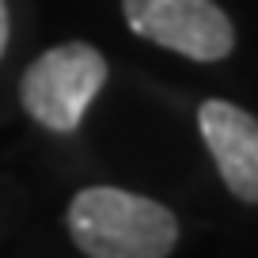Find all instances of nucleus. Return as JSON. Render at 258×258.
<instances>
[{"label":"nucleus","mask_w":258,"mask_h":258,"mask_svg":"<svg viewBox=\"0 0 258 258\" xmlns=\"http://www.w3.org/2000/svg\"><path fill=\"white\" fill-rule=\"evenodd\" d=\"M125 23L133 34L190 61H224L235 46L232 19L213 0H121Z\"/></svg>","instance_id":"3"},{"label":"nucleus","mask_w":258,"mask_h":258,"mask_svg":"<svg viewBox=\"0 0 258 258\" xmlns=\"http://www.w3.org/2000/svg\"><path fill=\"white\" fill-rule=\"evenodd\" d=\"M198 129L205 137L224 186L243 205L258 202V121L228 99H205L198 106Z\"/></svg>","instance_id":"4"},{"label":"nucleus","mask_w":258,"mask_h":258,"mask_svg":"<svg viewBox=\"0 0 258 258\" xmlns=\"http://www.w3.org/2000/svg\"><path fill=\"white\" fill-rule=\"evenodd\" d=\"M69 232L88 258H167L178 243V220L145 194L88 186L69 205Z\"/></svg>","instance_id":"1"},{"label":"nucleus","mask_w":258,"mask_h":258,"mask_svg":"<svg viewBox=\"0 0 258 258\" xmlns=\"http://www.w3.org/2000/svg\"><path fill=\"white\" fill-rule=\"evenodd\" d=\"M4 46H8V4L0 0V57H4Z\"/></svg>","instance_id":"5"},{"label":"nucleus","mask_w":258,"mask_h":258,"mask_svg":"<svg viewBox=\"0 0 258 258\" xmlns=\"http://www.w3.org/2000/svg\"><path fill=\"white\" fill-rule=\"evenodd\" d=\"M106 84V57L88 42H64L31 61L23 73L19 95L23 110L49 133L80 129L88 106Z\"/></svg>","instance_id":"2"}]
</instances>
